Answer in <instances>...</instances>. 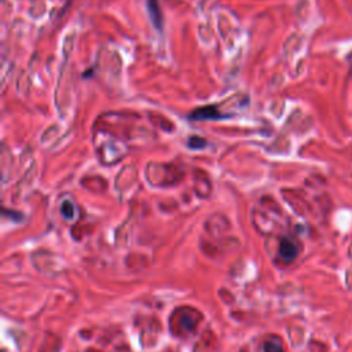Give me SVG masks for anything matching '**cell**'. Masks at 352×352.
I'll return each instance as SVG.
<instances>
[{
  "mask_svg": "<svg viewBox=\"0 0 352 352\" xmlns=\"http://www.w3.org/2000/svg\"><path fill=\"white\" fill-rule=\"evenodd\" d=\"M264 352H284V348L278 340H268L264 344Z\"/></svg>",
  "mask_w": 352,
  "mask_h": 352,
  "instance_id": "cell-5",
  "label": "cell"
},
{
  "mask_svg": "<svg viewBox=\"0 0 352 352\" xmlns=\"http://www.w3.org/2000/svg\"><path fill=\"white\" fill-rule=\"evenodd\" d=\"M61 213H62L63 216L66 217V219H73V216H74V208H73L70 201H65V203L62 204V207H61Z\"/></svg>",
  "mask_w": 352,
  "mask_h": 352,
  "instance_id": "cell-6",
  "label": "cell"
},
{
  "mask_svg": "<svg viewBox=\"0 0 352 352\" xmlns=\"http://www.w3.org/2000/svg\"><path fill=\"white\" fill-rule=\"evenodd\" d=\"M187 145L191 150H197L204 149V147L208 145V142L205 139H203V138H200V136H191V138L188 139Z\"/></svg>",
  "mask_w": 352,
  "mask_h": 352,
  "instance_id": "cell-4",
  "label": "cell"
},
{
  "mask_svg": "<svg viewBox=\"0 0 352 352\" xmlns=\"http://www.w3.org/2000/svg\"><path fill=\"white\" fill-rule=\"evenodd\" d=\"M223 117L224 116H223L222 113L217 110V106H215V105H208V106L198 107V109L191 111V113H190V116H188V119H190V120L204 121V120H220V119H223Z\"/></svg>",
  "mask_w": 352,
  "mask_h": 352,
  "instance_id": "cell-1",
  "label": "cell"
},
{
  "mask_svg": "<svg viewBox=\"0 0 352 352\" xmlns=\"http://www.w3.org/2000/svg\"><path fill=\"white\" fill-rule=\"evenodd\" d=\"M147 3V10L150 13L153 25L155 26V29H161L163 28V15H161V10H160L159 0H146Z\"/></svg>",
  "mask_w": 352,
  "mask_h": 352,
  "instance_id": "cell-3",
  "label": "cell"
},
{
  "mask_svg": "<svg viewBox=\"0 0 352 352\" xmlns=\"http://www.w3.org/2000/svg\"><path fill=\"white\" fill-rule=\"evenodd\" d=\"M297 245L290 238H284L280 244V255L285 261H292L297 256Z\"/></svg>",
  "mask_w": 352,
  "mask_h": 352,
  "instance_id": "cell-2",
  "label": "cell"
}]
</instances>
